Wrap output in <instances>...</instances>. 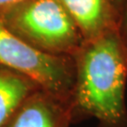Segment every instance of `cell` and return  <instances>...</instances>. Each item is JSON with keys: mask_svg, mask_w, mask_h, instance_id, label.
<instances>
[{"mask_svg": "<svg viewBox=\"0 0 127 127\" xmlns=\"http://www.w3.org/2000/svg\"><path fill=\"white\" fill-rule=\"evenodd\" d=\"M73 59V120L92 117L100 127H127V50L120 28L84 41Z\"/></svg>", "mask_w": 127, "mask_h": 127, "instance_id": "cell-1", "label": "cell"}, {"mask_svg": "<svg viewBox=\"0 0 127 127\" xmlns=\"http://www.w3.org/2000/svg\"><path fill=\"white\" fill-rule=\"evenodd\" d=\"M0 21L37 50L73 57L84 39L59 0H26L0 11Z\"/></svg>", "mask_w": 127, "mask_h": 127, "instance_id": "cell-2", "label": "cell"}, {"mask_svg": "<svg viewBox=\"0 0 127 127\" xmlns=\"http://www.w3.org/2000/svg\"><path fill=\"white\" fill-rule=\"evenodd\" d=\"M0 65L26 74L44 91L71 103L74 85L73 57L53 56L37 50L12 33L1 21Z\"/></svg>", "mask_w": 127, "mask_h": 127, "instance_id": "cell-3", "label": "cell"}, {"mask_svg": "<svg viewBox=\"0 0 127 127\" xmlns=\"http://www.w3.org/2000/svg\"><path fill=\"white\" fill-rule=\"evenodd\" d=\"M72 122L70 103L40 89L24 102L5 127H68Z\"/></svg>", "mask_w": 127, "mask_h": 127, "instance_id": "cell-4", "label": "cell"}, {"mask_svg": "<svg viewBox=\"0 0 127 127\" xmlns=\"http://www.w3.org/2000/svg\"><path fill=\"white\" fill-rule=\"evenodd\" d=\"M78 27L84 41L120 28L121 14L111 0H59Z\"/></svg>", "mask_w": 127, "mask_h": 127, "instance_id": "cell-5", "label": "cell"}, {"mask_svg": "<svg viewBox=\"0 0 127 127\" xmlns=\"http://www.w3.org/2000/svg\"><path fill=\"white\" fill-rule=\"evenodd\" d=\"M40 89L30 77L0 65V127H5L24 102Z\"/></svg>", "mask_w": 127, "mask_h": 127, "instance_id": "cell-6", "label": "cell"}, {"mask_svg": "<svg viewBox=\"0 0 127 127\" xmlns=\"http://www.w3.org/2000/svg\"><path fill=\"white\" fill-rule=\"evenodd\" d=\"M120 33L123 41V43L127 50V0L123 7V12L121 15V22H120Z\"/></svg>", "mask_w": 127, "mask_h": 127, "instance_id": "cell-7", "label": "cell"}, {"mask_svg": "<svg viewBox=\"0 0 127 127\" xmlns=\"http://www.w3.org/2000/svg\"><path fill=\"white\" fill-rule=\"evenodd\" d=\"M23 1H26V0H0V11L8 9L13 5L21 3Z\"/></svg>", "mask_w": 127, "mask_h": 127, "instance_id": "cell-8", "label": "cell"}, {"mask_svg": "<svg viewBox=\"0 0 127 127\" xmlns=\"http://www.w3.org/2000/svg\"><path fill=\"white\" fill-rule=\"evenodd\" d=\"M111 1H112V3H113L114 7H115L116 9L119 11V13L122 15L123 7H124V4H125L126 0H111Z\"/></svg>", "mask_w": 127, "mask_h": 127, "instance_id": "cell-9", "label": "cell"}]
</instances>
